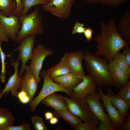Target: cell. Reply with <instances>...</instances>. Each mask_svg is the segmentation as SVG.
Here are the masks:
<instances>
[{"instance_id": "6da1fadb", "label": "cell", "mask_w": 130, "mask_h": 130, "mask_svg": "<svg viewBox=\"0 0 130 130\" xmlns=\"http://www.w3.org/2000/svg\"><path fill=\"white\" fill-rule=\"evenodd\" d=\"M100 29V33L97 34L95 37L97 45L95 53L104 57L109 62L120 50L130 44L118 32L114 17L110 18L106 24L102 21Z\"/></svg>"}, {"instance_id": "7a4b0ae2", "label": "cell", "mask_w": 130, "mask_h": 130, "mask_svg": "<svg viewBox=\"0 0 130 130\" xmlns=\"http://www.w3.org/2000/svg\"><path fill=\"white\" fill-rule=\"evenodd\" d=\"M84 59L88 75L98 87H113L114 84L109 73L108 63L104 57L85 51Z\"/></svg>"}, {"instance_id": "3957f363", "label": "cell", "mask_w": 130, "mask_h": 130, "mask_svg": "<svg viewBox=\"0 0 130 130\" xmlns=\"http://www.w3.org/2000/svg\"><path fill=\"white\" fill-rule=\"evenodd\" d=\"M39 6L30 13L21 15L19 18L21 29L15 41L20 43L23 39L33 34L41 35L44 32L42 24V15H40Z\"/></svg>"}, {"instance_id": "277c9868", "label": "cell", "mask_w": 130, "mask_h": 130, "mask_svg": "<svg viewBox=\"0 0 130 130\" xmlns=\"http://www.w3.org/2000/svg\"><path fill=\"white\" fill-rule=\"evenodd\" d=\"M39 75L43 78L44 83L42 89L38 96L29 102V106L32 112H35L36 107L43 99L51 94L57 91H62L70 97L72 90L65 88L54 82L49 77L46 70L41 71Z\"/></svg>"}, {"instance_id": "5b68a950", "label": "cell", "mask_w": 130, "mask_h": 130, "mask_svg": "<svg viewBox=\"0 0 130 130\" xmlns=\"http://www.w3.org/2000/svg\"><path fill=\"white\" fill-rule=\"evenodd\" d=\"M60 95L66 103L68 110L83 121L90 123L98 122L99 120L92 113L84 99H74Z\"/></svg>"}, {"instance_id": "8992f818", "label": "cell", "mask_w": 130, "mask_h": 130, "mask_svg": "<svg viewBox=\"0 0 130 130\" xmlns=\"http://www.w3.org/2000/svg\"><path fill=\"white\" fill-rule=\"evenodd\" d=\"M84 99L95 116L111 130H114L113 124L108 115L105 112L104 105L100 100V98L98 93L97 91L92 94L86 95Z\"/></svg>"}, {"instance_id": "52a82bcc", "label": "cell", "mask_w": 130, "mask_h": 130, "mask_svg": "<svg viewBox=\"0 0 130 130\" xmlns=\"http://www.w3.org/2000/svg\"><path fill=\"white\" fill-rule=\"evenodd\" d=\"M36 35H32L23 39L20 42V44L13 52L18 50L19 52L17 58L20 60L22 65L19 72L18 76L20 77L23 76L25 71L26 64L30 59L32 60L33 56V49L35 43V37Z\"/></svg>"}, {"instance_id": "ba28073f", "label": "cell", "mask_w": 130, "mask_h": 130, "mask_svg": "<svg viewBox=\"0 0 130 130\" xmlns=\"http://www.w3.org/2000/svg\"><path fill=\"white\" fill-rule=\"evenodd\" d=\"M75 0H51L42 5L43 9L58 18L66 20L69 17L71 8Z\"/></svg>"}, {"instance_id": "9c48e42d", "label": "cell", "mask_w": 130, "mask_h": 130, "mask_svg": "<svg viewBox=\"0 0 130 130\" xmlns=\"http://www.w3.org/2000/svg\"><path fill=\"white\" fill-rule=\"evenodd\" d=\"M33 58L29 66L38 84L41 78L39 74L44 60L47 56L52 55L53 51L51 48L47 49L44 45L40 44L33 49Z\"/></svg>"}, {"instance_id": "30bf717a", "label": "cell", "mask_w": 130, "mask_h": 130, "mask_svg": "<svg viewBox=\"0 0 130 130\" xmlns=\"http://www.w3.org/2000/svg\"><path fill=\"white\" fill-rule=\"evenodd\" d=\"M97 90L113 124L114 130H120L124 123L125 118L119 114L118 110L113 106L106 95L104 93L101 87H98Z\"/></svg>"}, {"instance_id": "8fae6325", "label": "cell", "mask_w": 130, "mask_h": 130, "mask_svg": "<svg viewBox=\"0 0 130 130\" xmlns=\"http://www.w3.org/2000/svg\"><path fill=\"white\" fill-rule=\"evenodd\" d=\"M83 81L72 90L71 98L76 99H84L86 95L97 91L96 84L93 78L87 75L82 77Z\"/></svg>"}, {"instance_id": "7c38bea8", "label": "cell", "mask_w": 130, "mask_h": 130, "mask_svg": "<svg viewBox=\"0 0 130 130\" xmlns=\"http://www.w3.org/2000/svg\"><path fill=\"white\" fill-rule=\"evenodd\" d=\"M0 25L5 30L9 39L15 41L21 26L19 18L14 15L5 16L0 11Z\"/></svg>"}, {"instance_id": "4fadbf2b", "label": "cell", "mask_w": 130, "mask_h": 130, "mask_svg": "<svg viewBox=\"0 0 130 130\" xmlns=\"http://www.w3.org/2000/svg\"><path fill=\"white\" fill-rule=\"evenodd\" d=\"M10 57L12 63L10 64L13 66L14 72L13 74L10 76L5 88L0 91L1 98L5 93H6V96L10 91L12 96L18 98V90L19 88L22 81V77H20L18 75V66L19 65L20 60L17 58L16 61L14 62L12 57L11 56Z\"/></svg>"}, {"instance_id": "5bb4252c", "label": "cell", "mask_w": 130, "mask_h": 130, "mask_svg": "<svg viewBox=\"0 0 130 130\" xmlns=\"http://www.w3.org/2000/svg\"><path fill=\"white\" fill-rule=\"evenodd\" d=\"M25 71V72L22 77L19 89L20 91H25L31 101L34 98V95L37 89L38 84L29 66L26 65Z\"/></svg>"}, {"instance_id": "9a60e30c", "label": "cell", "mask_w": 130, "mask_h": 130, "mask_svg": "<svg viewBox=\"0 0 130 130\" xmlns=\"http://www.w3.org/2000/svg\"><path fill=\"white\" fill-rule=\"evenodd\" d=\"M68 58L70 72L79 77L82 78L86 75L82 65L84 53L81 51L66 53Z\"/></svg>"}, {"instance_id": "2e32d148", "label": "cell", "mask_w": 130, "mask_h": 130, "mask_svg": "<svg viewBox=\"0 0 130 130\" xmlns=\"http://www.w3.org/2000/svg\"><path fill=\"white\" fill-rule=\"evenodd\" d=\"M108 67L114 86L117 89H120L126 84L130 78L118 67L113 60L109 62Z\"/></svg>"}, {"instance_id": "e0dca14e", "label": "cell", "mask_w": 130, "mask_h": 130, "mask_svg": "<svg viewBox=\"0 0 130 130\" xmlns=\"http://www.w3.org/2000/svg\"><path fill=\"white\" fill-rule=\"evenodd\" d=\"M106 95L113 106L117 109L119 114L125 118L129 113L130 103L127 102L118 97L110 87L108 88V93Z\"/></svg>"}, {"instance_id": "ac0fdd59", "label": "cell", "mask_w": 130, "mask_h": 130, "mask_svg": "<svg viewBox=\"0 0 130 130\" xmlns=\"http://www.w3.org/2000/svg\"><path fill=\"white\" fill-rule=\"evenodd\" d=\"M52 79L64 88L72 90L83 80L82 78L78 77L70 72L63 75L55 77Z\"/></svg>"}, {"instance_id": "d6986e66", "label": "cell", "mask_w": 130, "mask_h": 130, "mask_svg": "<svg viewBox=\"0 0 130 130\" xmlns=\"http://www.w3.org/2000/svg\"><path fill=\"white\" fill-rule=\"evenodd\" d=\"M117 31L123 38L130 44V8L126 9L117 27Z\"/></svg>"}, {"instance_id": "ffe728a7", "label": "cell", "mask_w": 130, "mask_h": 130, "mask_svg": "<svg viewBox=\"0 0 130 130\" xmlns=\"http://www.w3.org/2000/svg\"><path fill=\"white\" fill-rule=\"evenodd\" d=\"M40 102L47 106H50L55 110H68L67 105L60 94L53 93L48 95Z\"/></svg>"}, {"instance_id": "44dd1931", "label": "cell", "mask_w": 130, "mask_h": 130, "mask_svg": "<svg viewBox=\"0 0 130 130\" xmlns=\"http://www.w3.org/2000/svg\"><path fill=\"white\" fill-rule=\"evenodd\" d=\"M49 77L51 79L70 72L67 56L65 53L59 62L47 70Z\"/></svg>"}, {"instance_id": "7402d4cb", "label": "cell", "mask_w": 130, "mask_h": 130, "mask_svg": "<svg viewBox=\"0 0 130 130\" xmlns=\"http://www.w3.org/2000/svg\"><path fill=\"white\" fill-rule=\"evenodd\" d=\"M54 113L56 117L63 119L73 129L75 128L79 123L82 122L83 121L69 110H55Z\"/></svg>"}, {"instance_id": "603a6c76", "label": "cell", "mask_w": 130, "mask_h": 130, "mask_svg": "<svg viewBox=\"0 0 130 130\" xmlns=\"http://www.w3.org/2000/svg\"><path fill=\"white\" fill-rule=\"evenodd\" d=\"M14 120L10 110L0 107V130H7L8 127L13 125Z\"/></svg>"}, {"instance_id": "cb8c5ba5", "label": "cell", "mask_w": 130, "mask_h": 130, "mask_svg": "<svg viewBox=\"0 0 130 130\" xmlns=\"http://www.w3.org/2000/svg\"><path fill=\"white\" fill-rule=\"evenodd\" d=\"M16 8L14 0H0V10L4 16L14 15Z\"/></svg>"}, {"instance_id": "d4e9b609", "label": "cell", "mask_w": 130, "mask_h": 130, "mask_svg": "<svg viewBox=\"0 0 130 130\" xmlns=\"http://www.w3.org/2000/svg\"><path fill=\"white\" fill-rule=\"evenodd\" d=\"M113 60L118 67L122 70L129 78H130V66L121 53L118 52L115 56Z\"/></svg>"}, {"instance_id": "484cf974", "label": "cell", "mask_w": 130, "mask_h": 130, "mask_svg": "<svg viewBox=\"0 0 130 130\" xmlns=\"http://www.w3.org/2000/svg\"><path fill=\"white\" fill-rule=\"evenodd\" d=\"M23 8L21 15L26 14L33 6L39 4L44 5L48 2L47 0H21Z\"/></svg>"}, {"instance_id": "4316f807", "label": "cell", "mask_w": 130, "mask_h": 130, "mask_svg": "<svg viewBox=\"0 0 130 130\" xmlns=\"http://www.w3.org/2000/svg\"><path fill=\"white\" fill-rule=\"evenodd\" d=\"M120 90L116 95L124 101L130 103V79Z\"/></svg>"}, {"instance_id": "83f0119b", "label": "cell", "mask_w": 130, "mask_h": 130, "mask_svg": "<svg viewBox=\"0 0 130 130\" xmlns=\"http://www.w3.org/2000/svg\"><path fill=\"white\" fill-rule=\"evenodd\" d=\"M32 123L36 130H47L42 118L38 116H32L31 117Z\"/></svg>"}, {"instance_id": "f1b7e54d", "label": "cell", "mask_w": 130, "mask_h": 130, "mask_svg": "<svg viewBox=\"0 0 130 130\" xmlns=\"http://www.w3.org/2000/svg\"><path fill=\"white\" fill-rule=\"evenodd\" d=\"M98 122L88 123L82 122L79 123L74 130H96Z\"/></svg>"}, {"instance_id": "f546056e", "label": "cell", "mask_w": 130, "mask_h": 130, "mask_svg": "<svg viewBox=\"0 0 130 130\" xmlns=\"http://www.w3.org/2000/svg\"><path fill=\"white\" fill-rule=\"evenodd\" d=\"M1 43L0 42V55L2 63V68L0 76V79L2 82L4 83L6 81L5 75L6 72L5 58L6 57H8V55H6L2 50L1 46Z\"/></svg>"}, {"instance_id": "4dcf8cb0", "label": "cell", "mask_w": 130, "mask_h": 130, "mask_svg": "<svg viewBox=\"0 0 130 130\" xmlns=\"http://www.w3.org/2000/svg\"><path fill=\"white\" fill-rule=\"evenodd\" d=\"M128 0H100L99 3L106 5L114 6H120Z\"/></svg>"}, {"instance_id": "1f68e13d", "label": "cell", "mask_w": 130, "mask_h": 130, "mask_svg": "<svg viewBox=\"0 0 130 130\" xmlns=\"http://www.w3.org/2000/svg\"><path fill=\"white\" fill-rule=\"evenodd\" d=\"M84 24L78 22H76L72 30V34L73 35L76 33H83L86 28L84 27Z\"/></svg>"}, {"instance_id": "d6a6232c", "label": "cell", "mask_w": 130, "mask_h": 130, "mask_svg": "<svg viewBox=\"0 0 130 130\" xmlns=\"http://www.w3.org/2000/svg\"><path fill=\"white\" fill-rule=\"evenodd\" d=\"M31 128L28 124H26L23 122L22 124L18 126H10L8 128L7 130H31Z\"/></svg>"}, {"instance_id": "836d02e7", "label": "cell", "mask_w": 130, "mask_h": 130, "mask_svg": "<svg viewBox=\"0 0 130 130\" xmlns=\"http://www.w3.org/2000/svg\"><path fill=\"white\" fill-rule=\"evenodd\" d=\"M14 0L16 2V6L14 15L19 18L21 16L23 10V4L21 0Z\"/></svg>"}, {"instance_id": "e575fe53", "label": "cell", "mask_w": 130, "mask_h": 130, "mask_svg": "<svg viewBox=\"0 0 130 130\" xmlns=\"http://www.w3.org/2000/svg\"><path fill=\"white\" fill-rule=\"evenodd\" d=\"M122 54L130 66V45L126 46Z\"/></svg>"}, {"instance_id": "d590c367", "label": "cell", "mask_w": 130, "mask_h": 130, "mask_svg": "<svg viewBox=\"0 0 130 130\" xmlns=\"http://www.w3.org/2000/svg\"><path fill=\"white\" fill-rule=\"evenodd\" d=\"M130 130V114L128 113L125 117L124 123L120 130Z\"/></svg>"}, {"instance_id": "8d00e7d4", "label": "cell", "mask_w": 130, "mask_h": 130, "mask_svg": "<svg viewBox=\"0 0 130 130\" xmlns=\"http://www.w3.org/2000/svg\"><path fill=\"white\" fill-rule=\"evenodd\" d=\"M93 32V31L91 28H86L83 33L87 41H90L93 38L92 33Z\"/></svg>"}, {"instance_id": "74e56055", "label": "cell", "mask_w": 130, "mask_h": 130, "mask_svg": "<svg viewBox=\"0 0 130 130\" xmlns=\"http://www.w3.org/2000/svg\"><path fill=\"white\" fill-rule=\"evenodd\" d=\"M9 39L5 30L0 25V42H7Z\"/></svg>"}, {"instance_id": "f35d334b", "label": "cell", "mask_w": 130, "mask_h": 130, "mask_svg": "<svg viewBox=\"0 0 130 130\" xmlns=\"http://www.w3.org/2000/svg\"><path fill=\"white\" fill-rule=\"evenodd\" d=\"M96 130H111L106 125L100 121H99Z\"/></svg>"}, {"instance_id": "ab89813d", "label": "cell", "mask_w": 130, "mask_h": 130, "mask_svg": "<svg viewBox=\"0 0 130 130\" xmlns=\"http://www.w3.org/2000/svg\"><path fill=\"white\" fill-rule=\"evenodd\" d=\"M26 92L22 90L18 92V98L20 100L27 95Z\"/></svg>"}, {"instance_id": "60d3db41", "label": "cell", "mask_w": 130, "mask_h": 130, "mask_svg": "<svg viewBox=\"0 0 130 130\" xmlns=\"http://www.w3.org/2000/svg\"><path fill=\"white\" fill-rule=\"evenodd\" d=\"M45 116L46 120H48L51 119L53 116V114L52 112L47 111L45 114Z\"/></svg>"}, {"instance_id": "b9f144b4", "label": "cell", "mask_w": 130, "mask_h": 130, "mask_svg": "<svg viewBox=\"0 0 130 130\" xmlns=\"http://www.w3.org/2000/svg\"><path fill=\"white\" fill-rule=\"evenodd\" d=\"M20 101L22 103L24 104H26L29 102L31 100L29 97L27 95L20 100Z\"/></svg>"}, {"instance_id": "7bdbcfd3", "label": "cell", "mask_w": 130, "mask_h": 130, "mask_svg": "<svg viewBox=\"0 0 130 130\" xmlns=\"http://www.w3.org/2000/svg\"><path fill=\"white\" fill-rule=\"evenodd\" d=\"M50 123L51 124L54 125L57 124L58 121V117H53L50 120Z\"/></svg>"}, {"instance_id": "ee69618b", "label": "cell", "mask_w": 130, "mask_h": 130, "mask_svg": "<svg viewBox=\"0 0 130 130\" xmlns=\"http://www.w3.org/2000/svg\"><path fill=\"white\" fill-rule=\"evenodd\" d=\"M86 2L89 3H91L94 4H96L99 2L100 0H84Z\"/></svg>"}, {"instance_id": "f6af8a7d", "label": "cell", "mask_w": 130, "mask_h": 130, "mask_svg": "<svg viewBox=\"0 0 130 130\" xmlns=\"http://www.w3.org/2000/svg\"><path fill=\"white\" fill-rule=\"evenodd\" d=\"M51 0H47L48 2H49Z\"/></svg>"}, {"instance_id": "bcb514c9", "label": "cell", "mask_w": 130, "mask_h": 130, "mask_svg": "<svg viewBox=\"0 0 130 130\" xmlns=\"http://www.w3.org/2000/svg\"><path fill=\"white\" fill-rule=\"evenodd\" d=\"M0 98H1L0 95Z\"/></svg>"}]
</instances>
